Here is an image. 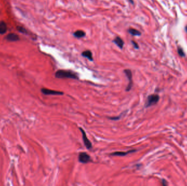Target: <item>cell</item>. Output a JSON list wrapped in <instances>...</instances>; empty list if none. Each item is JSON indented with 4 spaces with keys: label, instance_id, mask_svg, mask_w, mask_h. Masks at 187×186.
I'll use <instances>...</instances> for the list:
<instances>
[{
    "label": "cell",
    "instance_id": "6da1fadb",
    "mask_svg": "<svg viewBox=\"0 0 187 186\" xmlns=\"http://www.w3.org/2000/svg\"><path fill=\"white\" fill-rule=\"evenodd\" d=\"M55 76L57 78L59 79H79L77 74L69 70H58L55 74Z\"/></svg>",
    "mask_w": 187,
    "mask_h": 186
},
{
    "label": "cell",
    "instance_id": "7a4b0ae2",
    "mask_svg": "<svg viewBox=\"0 0 187 186\" xmlns=\"http://www.w3.org/2000/svg\"><path fill=\"white\" fill-rule=\"evenodd\" d=\"M159 98L160 97L158 95H149L148 97L145 107H149L151 106L156 104L159 101Z\"/></svg>",
    "mask_w": 187,
    "mask_h": 186
},
{
    "label": "cell",
    "instance_id": "3957f363",
    "mask_svg": "<svg viewBox=\"0 0 187 186\" xmlns=\"http://www.w3.org/2000/svg\"><path fill=\"white\" fill-rule=\"evenodd\" d=\"M79 162L81 163L86 164L91 161L90 156L85 152H80L78 156Z\"/></svg>",
    "mask_w": 187,
    "mask_h": 186
},
{
    "label": "cell",
    "instance_id": "277c9868",
    "mask_svg": "<svg viewBox=\"0 0 187 186\" xmlns=\"http://www.w3.org/2000/svg\"><path fill=\"white\" fill-rule=\"evenodd\" d=\"M126 76L127 77L128 79L129 80V84L128 85V86L126 89V91H129L131 89L132 85H133V82H132V74L130 69H125L124 71Z\"/></svg>",
    "mask_w": 187,
    "mask_h": 186
},
{
    "label": "cell",
    "instance_id": "5b68a950",
    "mask_svg": "<svg viewBox=\"0 0 187 186\" xmlns=\"http://www.w3.org/2000/svg\"><path fill=\"white\" fill-rule=\"evenodd\" d=\"M80 130L82 134L83 140L84 141V144L85 145V147H86L87 149H89V150L91 149L92 148V144L91 143L90 141L88 139V137L86 136L85 131L81 127H80Z\"/></svg>",
    "mask_w": 187,
    "mask_h": 186
},
{
    "label": "cell",
    "instance_id": "8992f818",
    "mask_svg": "<svg viewBox=\"0 0 187 186\" xmlns=\"http://www.w3.org/2000/svg\"><path fill=\"white\" fill-rule=\"evenodd\" d=\"M41 92L45 95H63V92H62L51 90L45 88L42 89Z\"/></svg>",
    "mask_w": 187,
    "mask_h": 186
},
{
    "label": "cell",
    "instance_id": "52a82bcc",
    "mask_svg": "<svg viewBox=\"0 0 187 186\" xmlns=\"http://www.w3.org/2000/svg\"><path fill=\"white\" fill-rule=\"evenodd\" d=\"M136 151H137L136 150H131L126 152H115L112 153L111 155L112 156H125L131 153L136 152Z\"/></svg>",
    "mask_w": 187,
    "mask_h": 186
},
{
    "label": "cell",
    "instance_id": "ba28073f",
    "mask_svg": "<svg viewBox=\"0 0 187 186\" xmlns=\"http://www.w3.org/2000/svg\"><path fill=\"white\" fill-rule=\"evenodd\" d=\"M6 39L8 41H10V42H16L20 40L19 36L17 34H13V33L8 34L6 36Z\"/></svg>",
    "mask_w": 187,
    "mask_h": 186
},
{
    "label": "cell",
    "instance_id": "9c48e42d",
    "mask_svg": "<svg viewBox=\"0 0 187 186\" xmlns=\"http://www.w3.org/2000/svg\"><path fill=\"white\" fill-rule=\"evenodd\" d=\"M113 43H114L116 45H117L119 48L123 49V46L124 45V42L123 40H122L120 37H117L114 40H113Z\"/></svg>",
    "mask_w": 187,
    "mask_h": 186
},
{
    "label": "cell",
    "instance_id": "30bf717a",
    "mask_svg": "<svg viewBox=\"0 0 187 186\" xmlns=\"http://www.w3.org/2000/svg\"><path fill=\"white\" fill-rule=\"evenodd\" d=\"M82 55L84 57L88 58L90 61H92L94 60L93 57H92V52L90 50H86L83 51L82 53Z\"/></svg>",
    "mask_w": 187,
    "mask_h": 186
},
{
    "label": "cell",
    "instance_id": "8fae6325",
    "mask_svg": "<svg viewBox=\"0 0 187 186\" xmlns=\"http://www.w3.org/2000/svg\"><path fill=\"white\" fill-rule=\"evenodd\" d=\"M7 31V26L4 21H0V34L6 33Z\"/></svg>",
    "mask_w": 187,
    "mask_h": 186
},
{
    "label": "cell",
    "instance_id": "7c38bea8",
    "mask_svg": "<svg viewBox=\"0 0 187 186\" xmlns=\"http://www.w3.org/2000/svg\"><path fill=\"white\" fill-rule=\"evenodd\" d=\"M85 32H84L82 30H78L77 31H76L74 33V36L77 38H83V37H84L85 36Z\"/></svg>",
    "mask_w": 187,
    "mask_h": 186
},
{
    "label": "cell",
    "instance_id": "4fadbf2b",
    "mask_svg": "<svg viewBox=\"0 0 187 186\" xmlns=\"http://www.w3.org/2000/svg\"><path fill=\"white\" fill-rule=\"evenodd\" d=\"M128 32L131 35L134 36H140L141 34V33L139 31L137 30L135 28H129L128 30Z\"/></svg>",
    "mask_w": 187,
    "mask_h": 186
},
{
    "label": "cell",
    "instance_id": "5bb4252c",
    "mask_svg": "<svg viewBox=\"0 0 187 186\" xmlns=\"http://www.w3.org/2000/svg\"><path fill=\"white\" fill-rule=\"evenodd\" d=\"M17 29L20 32H21V33H22V34H28V32L27 30H26L25 28H23V27L18 26L17 28Z\"/></svg>",
    "mask_w": 187,
    "mask_h": 186
},
{
    "label": "cell",
    "instance_id": "9a60e30c",
    "mask_svg": "<svg viewBox=\"0 0 187 186\" xmlns=\"http://www.w3.org/2000/svg\"><path fill=\"white\" fill-rule=\"evenodd\" d=\"M178 54H179L181 56H184V52H183V50L181 49H178Z\"/></svg>",
    "mask_w": 187,
    "mask_h": 186
},
{
    "label": "cell",
    "instance_id": "2e32d148",
    "mask_svg": "<svg viewBox=\"0 0 187 186\" xmlns=\"http://www.w3.org/2000/svg\"><path fill=\"white\" fill-rule=\"evenodd\" d=\"M132 43V45L134 46V47L135 48V49H138L139 48V46H138V44L135 42V41H132L131 42Z\"/></svg>",
    "mask_w": 187,
    "mask_h": 186
},
{
    "label": "cell",
    "instance_id": "e0dca14e",
    "mask_svg": "<svg viewBox=\"0 0 187 186\" xmlns=\"http://www.w3.org/2000/svg\"><path fill=\"white\" fill-rule=\"evenodd\" d=\"M120 118V117L118 116V117H114V118H109L110 120H118Z\"/></svg>",
    "mask_w": 187,
    "mask_h": 186
},
{
    "label": "cell",
    "instance_id": "ac0fdd59",
    "mask_svg": "<svg viewBox=\"0 0 187 186\" xmlns=\"http://www.w3.org/2000/svg\"><path fill=\"white\" fill-rule=\"evenodd\" d=\"M163 185L164 186H167V183L166 181L164 180H163Z\"/></svg>",
    "mask_w": 187,
    "mask_h": 186
},
{
    "label": "cell",
    "instance_id": "d6986e66",
    "mask_svg": "<svg viewBox=\"0 0 187 186\" xmlns=\"http://www.w3.org/2000/svg\"><path fill=\"white\" fill-rule=\"evenodd\" d=\"M129 2H131L132 4H133V3H134V1H132V0H129Z\"/></svg>",
    "mask_w": 187,
    "mask_h": 186
},
{
    "label": "cell",
    "instance_id": "ffe728a7",
    "mask_svg": "<svg viewBox=\"0 0 187 186\" xmlns=\"http://www.w3.org/2000/svg\"><path fill=\"white\" fill-rule=\"evenodd\" d=\"M186 31H187V26H186Z\"/></svg>",
    "mask_w": 187,
    "mask_h": 186
}]
</instances>
